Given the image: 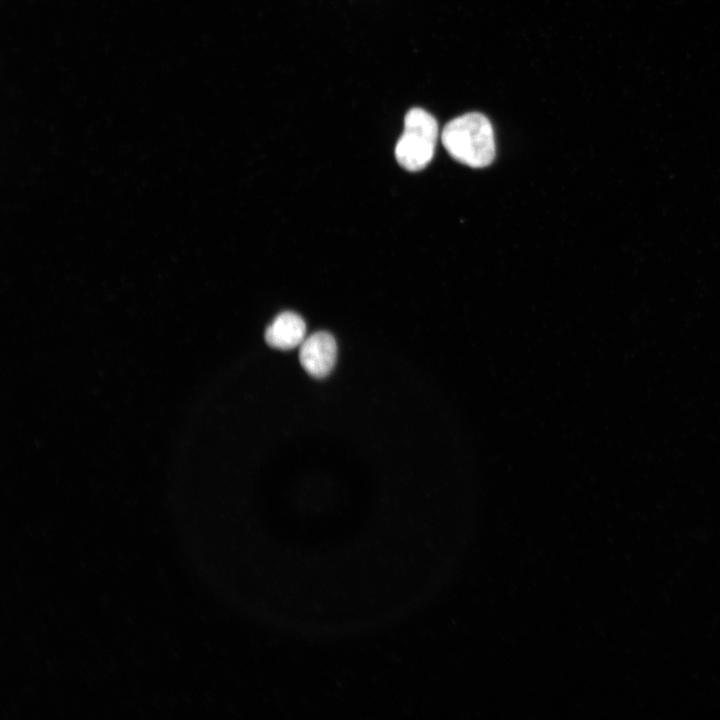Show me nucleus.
I'll return each instance as SVG.
<instances>
[{
	"mask_svg": "<svg viewBox=\"0 0 720 720\" xmlns=\"http://www.w3.org/2000/svg\"><path fill=\"white\" fill-rule=\"evenodd\" d=\"M441 140L455 160L473 168L486 167L495 157L492 125L478 112L466 113L448 122Z\"/></svg>",
	"mask_w": 720,
	"mask_h": 720,
	"instance_id": "obj_1",
	"label": "nucleus"
},
{
	"mask_svg": "<svg viewBox=\"0 0 720 720\" xmlns=\"http://www.w3.org/2000/svg\"><path fill=\"white\" fill-rule=\"evenodd\" d=\"M437 138L435 118L422 108L410 109L404 118V131L395 146L397 162L409 171L425 168L433 158Z\"/></svg>",
	"mask_w": 720,
	"mask_h": 720,
	"instance_id": "obj_2",
	"label": "nucleus"
},
{
	"mask_svg": "<svg viewBox=\"0 0 720 720\" xmlns=\"http://www.w3.org/2000/svg\"><path fill=\"white\" fill-rule=\"evenodd\" d=\"M336 357V341L326 331L308 336L300 345V363L305 371L315 378L329 375L335 365Z\"/></svg>",
	"mask_w": 720,
	"mask_h": 720,
	"instance_id": "obj_3",
	"label": "nucleus"
},
{
	"mask_svg": "<svg viewBox=\"0 0 720 720\" xmlns=\"http://www.w3.org/2000/svg\"><path fill=\"white\" fill-rule=\"evenodd\" d=\"M306 335V324L298 314L285 311L280 313L265 331V340L273 348L290 350L302 344Z\"/></svg>",
	"mask_w": 720,
	"mask_h": 720,
	"instance_id": "obj_4",
	"label": "nucleus"
}]
</instances>
